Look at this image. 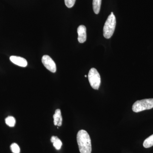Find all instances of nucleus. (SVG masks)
<instances>
[{"instance_id":"3","label":"nucleus","mask_w":153,"mask_h":153,"mask_svg":"<svg viewBox=\"0 0 153 153\" xmlns=\"http://www.w3.org/2000/svg\"><path fill=\"white\" fill-rule=\"evenodd\" d=\"M153 108V98L145 99L136 101L133 105V111L134 112H139Z\"/></svg>"},{"instance_id":"1","label":"nucleus","mask_w":153,"mask_h":153,"mask_svg":"<svg viewBox=\"0 0 153 153\" xmlns=\"http://www.w3.org/2000/svg\"><path fill=\"white\" fill-rule=\"evenodd\" d=\"M76 140L80 153H91V140L87 131L84 130L79 131Z\"/></svg>"},{"instance_id":"10","label":"nucleus","mask_w":153,"mask_h":153,"mask_svg":"<svg viewBox=\"0 0 153 153\" xmlns=\"http://www.w3.org/2000/svg\"><path fill=\"white\" fill-rule=\"evenodd\" d=\"M102 0H93V8L96 14L99 13L101 7Z\"/></svg>"},{"instance_id":"2","label":"nucleus","mask_w":153,"mask_h":153,"mask_svg":"<svg viewBox=\"0 0 153 153\" xmlns=\"http://www.w3.org/2000/svg\"><path fill=\"white\" fill-rule=\"evenodd\" d=\"M116 25V20L113 13L108 17L103 29V36L106 39L111 38L114 33Z\"/></svg>"},{"instance_id":"9","label":"nucleus","mask_w":153,"mask_h":153,"mask_svg":"<svg viewBox=\"0 0 153 153\" xmlns=\"http://www.w3.org/2000/svg\"><path fill=\"white\" fill-rule=\"evenodd\" d=\"M51 142L53 143V146L56 150H59L61 149L62 146V143L57 137L52 136L51 138Z\"/></svg>"},{"instance_id":"7","label":"nucleus","mask_w":153,"mask_h":153,"mask_svg":"<svg viewBox=\"0 0 153 153\" xmlns=\"http://www.w3.org/2000/svg\"><path fill=\"white\" fill-rule=\"evenodd\" d=\"M10 60L14 64L21 67H25L27 66V60L23 57L16 56H11Z\"/></svg>"},{"instance_id":"5","label":"nucleus","mask_w":153,"mask_h":153,"mask_svg":"<svg viewBox=\"0 0 153 153\" xmlns=\"http://www.w3.org/2000/svg\"><path fill=\"white\" fill-rule=\"evenodd\" d=\"M42 62L44 66L51 72L55 73L56 71V64L51 57L45 55L42 58Z\"/></svg>"},{"instance_id":"15","label":"nucleus","mask_w":153,"mask_h":153,"mask_svg":"<svg viewBox=\"0 0 153 153\" xmlns=\"http://www.w3.org/2000/svg\"><path fill=\"white\" fill-rule=\"evenodd\" d=\"M85 77H87V75H85Z\"/></svg>"},{"instance_id":"13","label":"nucleus","mask_w":153,"mask_h":153,"mask_svg":"<svg viewBox=\"0 0 153 153\" xmlns=\"http://www.w3.org/2000/svg\"><path fill=\"white\" fill-rule=\"evenodd\" d=\"M10 149L13 153H20V149L19 145L16 143H13L10 146Z\"/></svg>"},{"instance_id":"11","label":"nucleus","mask_w":153,"mask_h":153,"mask_svg":"<svg viewBox=\"0 0 153 153\" xmlns=\"http://www.w3.org/2000/svg\"><path fill=\"white\" fill-rule=\"evenodd\" d=\"M143 146L145 148H150L153 146V134L145 140Z\"/></svg>"},{"instance_id":"4","label":"nucleus","mask_w":153,"mask_h":153,"mask_svg":"<svg viewBox=\"0 0 153 153\" xmlns=\"http://www.w3.org/2000/svg\"><path fill=\"white\" fill-rule=\"evenodd\" d=\"M88 79L91 87L98 90L101 83V78L99 73L96 68H91L88 74Z\"/></svg>"},{"instance_id":"8","label":"nucleus","mask_w":153,"mask_h":153,"mask_svg":"<svg viewBox=\"0 0 153 153\" xmlns=\"http://www.w3.org/2000/svg\"><path fill=\"white\" fill-rule=\"evenodd\" d=\"M54 124L55 126H60L62 124V117L61 115V111L57 109L55 110V114L53 115Z\"/></svg>"},{"instance_id":"12","label":"nucleus","mask_w":153,"mask_h":153,"mask_svg":"<svg viewBox=\"0 0 153 153\" xmlns=\"http://www.w3.org/2000/svg\"><path fill=\"white\" fill-rule=\"evenodd\" d=\"M5 123L7 125L11 127H13L16 124V119L13 117L9 116L5 119Z\"/></svg>"},{"instance_id":"6","label":"nucleus","mask_w":153,"mask_h":153,"mask_svg":"<svg viewBox=\"0 0 153 153\" xmlns=\"http://www.w3.org/2000/svg\"><path fill=\"white\" fill-rule=\"evenodd\" d=\"M78 33V41L79 43H83L86 40V29L84 25L78 27L77 30Z\"/></svg>"},{"instance_id":"14","label":"nucleus","mask_w":153,"mask_h":153,"mask_svg":"<svg viewBox=\"0 0 153 153\" xmlns=\"http://www.w3.org/2000/svg\"><path fill=\"white\" fill-rule=\"evenodd\" d=\"M64 1L66 7L70 8L74 6L76 0H64Z\"/></svg>"}]
</instances>
